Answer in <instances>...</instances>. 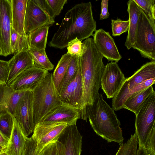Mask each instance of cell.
<instances>
[{"instance_id":"cell-28","label":"cell","mask_w":155,"mask_h":155,"mask_svg":"<svg viewBox=\"0 0 155 155\" xmlns=\"http://www.w3.org/2000/svg\"><path fill=\"white\" fill-rule=\"evenodd\" d=\"M28 52L35 67L48 71L53 69L54 65L48 59L45 51H40L30 48Z\"/></svg>"},{"instance_id":"cell-34","label":"cell","mask_w":155,"mask_h":155,"mask_svg":"<svg viewBox=\"0 0 155 155\" xmlns=\"http://www.w3.org/2000/svg\"><path fill=\"white\" fill-rule=\"evenodd\" d=\"M61 143L58 140L45 146L38 155H60Z\"/></svg>"},{"instance_id":"cell-26","label":"cell","mask_w":155,"mask_h":155,"mask_svg":"<svg viewBox=\"0 0 155 155\" xmlns=\"http://www.w3.org/2000/svg\"><path fill=\"white\" fill-rule=\"evenodd\" d=\"M37 3L51 18L59 15L67 0H35Z\"/></svg>"},{"instance_id":"cell-4","label":"cell","mask_w":155,"mask_h":155,"mask_svg":"<svg viewBox=\"0 0 155 155\" xmlns=\"http://www.w3.org/2000/svg\"><path fill=\"white\" fill-rule=\"evenodd\" d=\"M52 75L51 73H49L32 91L35 126L51 111L62 104L54 84Z\"/></svg>"},{"instance_id":"cell-16","label":"cell","mask_w":155,"mask_h":155,"mask_svg":"<svg viewBox=\"0 0 155 155\" xmlns=\"http://www.w3.org/2000/svg\"><path fill=\"white\" fill-rule=\"evenodd\" d=\"M83 94V84L79 66L75 77L59 95L62 104L74 108L81 109Z\"/></svg>"},{"instance_id":"cell-1","label":"cell","mask_w":155,"mask_h":155,"mask_svg":"<svg viewBox=\"0 0 155 155\" xmlns=\"http://www.w3.org/2000/svg\"><path fill=\"white\" fill-rule=\"evenodd\" d=\"M81 55L79 64L83 84V94L80 118L87 122L89 113L96 98L99 94L101 78L104 68L103 56L97 49L91 38L82 42Z\"/></svg>"},{"instance_id":"cell-21","label":"cell","mask_w":155,"mask_h":155,"mask_svg":"<svg viewBox=\"0 0 155 155\" xmlns=\"http://www.w3.org/2000/svg\"><path fill=\"white\" fill-rule=\"evenodd\" d=\"M26 137L14 118L13 129L4 152L7 155H21Z\"/></svg>"},{"instance_id":"cell-3","label":"cell","mask_w":155,"mask_h":155,"mask_svg":"<svg viewBox=\"0 0 155 155\" xmlns=\"http://www.w3.org/2000/svg\"><path fill=\"white\" fill-rule=\"evenodd\" d=\"M88 118L91 127L98 136L108 143L114 142L119 145L123 143L124 139L120 121L102 94L96 98Z\"/></svg>"},{"instance_id":"cell-41","label":"cell","mask_w":155,"mask_h":155,"mask_svg":"<svg viewBox=\"0 0 155 155\" xmlns=\"http://www.w3.org/2000/svg\"><path fill=\"white\" fill-rule=\"evenodd\" d=\"M136 155H149L147 153L144 147L139 146Z\"/></svg>"},{"instance_id":"cell-32","label":"cell","mask_w":155,"mask_h":155,"mask_svg":"<svg viewBox=\"0 0 155 155\" xmlns=\"http://www.w3.org/2000/svg\"><path fill=\"white\" fill-rule=\"evenodd\" d=\"M111 21L113 36H120L122 33L128 31L129 25V20L123 21L118 18L116 20L111 19Z\"/></svg>"},{"instance_id":"cell-44","label":"cell","mask_w":155,"mask_h":155,"mask_svg":"<svg viewBox=\"0 0 155 155\" xmlns=\"http://www.w3.org/2000/svg\"><path fill=\"white\" fill-rule=\"evenodd\" d=\"M0 148L2 149L3 150V149H2V148L0 146Z\"/></svg>"},{"instance_id":"cell-17","label":"cell","mask_w":155,"mask_h":155,"mask_svg":"<svg viewBox=\"0 0 155 155\" xmlns=\"http://www.w3.org/2000/svg\"><path fill=\"white\" fill-rule=\"evenodd\" d=\"M80 118L79 110L62 104L49 113L39 123L46 124L64 123L68 126L75 125Z\"/></svg>"},{"instance_id":"cell-8","label":"cell","mask_w":155,"mask_h":155,"mask_svg":"<svg viewBox=\"0 0 155 155\" xmlns=\"http://www.w3.org/2000/svg\"><path fill=\"white\" fill-rule=\"evenodd\" d=\"M24 135L26 137L33 132L35 124L32 106V92L25 91L18 102L14 115Z\"/></svg>"},{"instance_id":"cell-5","label":"cell","mask_w":155,"mask_h":155,"mask_svg":"<svg viewBox=\"0 0 155 155\" xmlns=\"http://www.w3.org/2000/svg\"><path fill=\"white\" fill-rule=\"evenodd\" d=\"M132 48L141 56L155 60V22L151 20L142 9L139 15L135 42Z\"/></svg>"},{"instance_id":"cell-42","label":"cell","mask_w":155,"mask_h":155,"mask_svg":"<svg viewBox=\"0 0 155 155\" xmlns=\"http://www.w3.org/2000/svg\"><path fill=\"white\" fill-rule=\"evenodd\" d=\"M0 155H7V154L4 152H2L0 153Z\"/></svg>"},{"instance_id":"cell-23","label":"cell","mask_w":155,"mask_h":155,"mask_svg":"<svg viewBox=\"0 0 155 155\" xmlns=\"http://www.w3.org/2000/svg\"><path fill=\"white\" fill-rule=\"evenodd\" d=\"M154 91L153 85H152L140 92L132 94L125 102L123 105V108L127 109L136 114L147 98Z\"/></svg>"},{"instance_id":"cell-45","label":"cell","mask_w":155,"mask_h":155,"mask_svg":"<svg viewBox=\"0 0 155 155\" xmlns=\"http://www.w3.org/2000/svg\"></svg>"},{"instance_id":"cell-29","label":"cell","mask_w":155,"mask_h":155,"mask_svg":"<svg viewBox=\"0 0 155 155\" xmlns=\"http://www.w3.org/2000/svg\"><path fill=\"white\" fill-rule=\"evenodd\" d=\"M14 91L6 84H0V114L8 112L11 95Z\"/></svg>"},{"instance_id":"cell-33","label":"cell","mask_w":155,"mask_h":155,"mask_svg":"<svg viewBox=\"0 0 155 155\" xmlns=\"http://www.w3.org/2000/svg\"><path fill=\"white\" fill-rule=\"evenodd\" d=\"M67 49V53L71 56L79 57L82 53L83 44L81 41L77 38L71 40L68 43Z\"/></svg>"},{"instance_id":"cell-9","label":"cell","mask_w":155,"mask_h":155,"mask_svg":"<svg viewBox=\"0 0 155 155\" xmlns=\"http://www.w3.org/2000/svg\"><path fill=\"white\" fill-rule=\"evenodd\" d=\"M68 126L64 123L46 124L39 123L36 124L31 137L36 142V155L48 144L58 140Z\"/></svg>"},{"instance_id":"cell-30","label":"cell","mask_w":155,"mask_h":155,"mask_svg":"<svg viewBox=\"0 0 155 155\" xmlns=\"http://www.w3.org/2000/svg\"><path fill=\"white\" fill-rule=\"evenodd\" d=\"M14 117L8 112L0 114V131L9 140L13 129Z\"/></svg>"},{"instance_id":"cell-20","label":"cell","mask_w":155,"mask_h":155,"mask_svg":"<svg viewBox=\"0 0 155 155\" xmlns=\"http://www.w3.org/2000/svg\"><path fill=\"white\" fill-rule=\"evenodd\" d=\"M127 5L129 25L125 45L129 49L132 48L135 42L138 18L142 9L134 0L128 1Z\"/></svg>"},{"instance_id":"cell-24","label":"cell","mask_w":155,"mask_h":155,"mask_svg":"<svg viewBox=\"0 0 155 155\" xmlns=\"http://www.w3.org/2000/svg\"><path fill=\"white\" fill-rule=\"evenodd\" d=\"M30 49L28 36H21L12 28L10 42V54L14 55L21 51H28Z\"/></svg>"},{"instance_id":"cell-36","label":"cell","mask_w":155,"mask_h":155,"mask_svg":"<svg viewBox=\"0 0 155 155\" xmlns=\"http://www.w3.org/2000/svg\"><path fill=\"white\" fill-rule=\"evenodd\" d=\"M144 147L149 155H155V126L153 128Z\"/></svg>"},{"instance_id":"cell-15","label":"cell","mask_w":155,"mask_h":155,"mask_svg":"<svg viewBox=\"0 0 155 155\" xmlns=\"http://www.w3.org/2000/svg\"><path fill=\"white\" fill-rule=\"evenodd\" d=\"M93 36L96 47L103 57L117 63L121 59L114 40L109 32L101 28L96 30Z\"/></svg>"},{"instance_id":"cell-35","label":"cell","mask_w":155,"mask_h":155,"mask_svg":"<svg viewBox=\"0 0 155 155\" xmlns=\"http://www.w3.org/2000/svg\"><path fill=\"white\" fill-rule=\"evenodd\" d=\"M25 91H14L11 95L8 112L13 116L17 105Z\"/></svg>"},{"instance_id":"cell-37","label":"cell","mask_w":155,"mask_h":155,"mask_svg":"<svg viewBox=\"0 0 155 155\" xmlns=\"http://www.w3.org/2000/svg\"><path fill=\"white\" fill-rule=\"evenodd\" d=\"M36 141L31 137H27L21 155H36Z\"/></svg>"},{"instance_id":"cell-22","label":"cell","mask_w":155,"mask_h":155,"mask_svg":"<svg viewBox=\"0 0 155 155\" xmlns=\"http://www.w3.org/2000/svg\"><path fill=\"white\" fill-rule=\"evenodd\" d=\"M49 26H45L31 32L28 35L30 48L40 51H45Z\"/></svg>"},{"instance_id":"cell-13","label":"cell","mask_w":155,"mask_h":155,"mask_svg":"<svg viewBox=\"0 0 155 155\" xmlns=\"http://www.w3.org/2000/svg\"><path fill=\"white\" fill-rule=\"evenodd\" d=\"M12 28L11 0H0V55L11 54L10 33Z\"/></svg>"},{"instance_id":"cell-39","label":"cell","mask_w":155,"mask_h":155,"mask_svg":"<svg viewBox=\"0 0 155 155\" xmlns=\"http://www.w3.org/2000/svg\"><path fill=\"white\" fill-rule=\"evenodd\" d=\"M108 0H102L101 2V11L100 15V20H103L108 18L110 15L108 11Z\"/></svg>"},{"instance_id":"cell-25","label":"cell","mask_w":155,"mask_h":155,"mask_svg":"<svg viewBox=\"0 0 155 155\" xmlns=\"http://www.w3.org/2000/svg\"><path fill=\"white\" fill-rule=\"evenodd\" d=\"M72 57V56L67 53L63 55L54 69L52 75V79L57 90L66 72Z\"/></svg>"},{"instance_id":"cell-18","label":"cell","mask_w":155,"mask_h":155,"mask_svg":"<svg viewBox=\"0 0 155 155\" xmlns=\"http://www.w3.org/2000/svg\"><path fill=\"white\" fill-rule=\"evenodd\" d=\"M8 62L9 72L7 84L23 71L35 66L28 51H21L15 54Z\"/></svg>"},{"instance_id":"cell-11","label":"cell","mask_w":155,"mask_h":155,"mask_svg":"<svg viewBox=\"0 0 155 155\" xmlns=\"http://www.w3.org/2000/svg\"><path fill=\"white\" fill-rule=\"evenodd\" d=\"M125 79L117 62L111 61L105 65L101 78V87L107 98L115 96Z\"/></svg>"},{"instance_id":"cell-31","label":"cell","mask_w":155,"mask_h":155,"mask_svg":"<svg viewBox=\"0 0 155 155\" xmlns=\"http://www.w3.org/2000/svg\"><path fill=\"white\" fill-rule=\"evenodd\" d=\"M147 15L150 19L155 22V0H134Z\"/></svg>"},{"instance_id":"cell-19","label":"cell","mask_w":155,"mask_h":155,"mask_svg":"<svg viewBox=\"0 0 155 155\" xmlns=\"http://www.w3.org/2000/svg\"><path fill=\"white\" fill-rule=\"evenodd\" d=\"M28 0H11L12 28L20 35L27 36L24 30V21Z\"/></svg>"},{"instance_id":"cell-43","label":"cell","mask_w":155,"mask_h":155,"mask_svg":"<svg viewBox=\"0 0 155 155\" xmlns=\"http://www.w3.org/2000/svg\"><path fill=\"white\" fill-rule=\"evenodd\" d=\"M2 152H4V150H2V149L0 148V153Z\"/></svg>"},{"instance_id":"cell-6","label":"cell","mask_w":155,"mask_h":155,"mask_svg":"<svg viewBox=\"0 0 155 155\" xmlns=\"http://www.w3.org/2000/svg\"><path fill=\"white\" fill-rule=\"evenodd\" d=\"M135 134L138 146L144 147L153 128L155 126V92L145 100L135 114Z\"/></svg>"},{"instance_id":"cell-40","label":"cell","mask_w":155,"mask_h":155,"mask_svg":"<svg viewBox=\"0 0 155 155\" xmlns=\"http://www.w3.org/2000/svg\"><path fill=\"white\" fill-rule=\"evenodd\" d=\"M8 140L0 131V146L5 151L8 144Z\"/></svg>"},{"instance_id":"cell-2","label":"cell","mask_w":155,"mask_h":155,"mask_svg":"<svg viewBox=\"0 0 155 155\" xmlns=\"http://www.w3.org/2000/svg\"><path fill=\"white\" fill-rule=\"evenodd\" d=\"M91 2H82L69 10L48 44L50 47L62 49L76 38L80 41L93 36L96 31Z\"/></svg>"},{"instance_id":"cell-10","label":"cell","mask_w":155,"mask_h":155,"mask_svg":"<svg viewBox=\"0 0 155 155\" xmlns=\"http://www.w3.org/2000/svg\"><path fill=\"white\" fill-rule=\"evenodd\" d=\"M55 22L35 0H28L26 10L24 30L27 36L31 32L42 27L52 26Z\"/></svg>"},{"instance_id":"cell-14","label":"cell","mask_w":155,"mask_h":155,"mask_svg":"<svg viewBox=\"0 0 155 155\" xmlns=\"http://www.w3.org/2000/svg\"><path fill=\"white\" fill-rule=\"evenodd\" d=\"M82 137L76 125L68 126L58 140L61 143L60 155H81Z\"/></svg>"},{"instance_id":"cell-38","label":"cell","mask_w":155,"mask_h":155,"mask_svg":"<svg viewBox=\"0 0 155 155\" xmlns=\"http://www.w3.org/2000/svg\"><path fill=\"white\" fill-rule=\"evenodd\" d=\"M9 72L8 61L0 60V84H7Z\"/></svg>"},{"instance_id":"cell-27","label":"cell","mask_w":155,"mask_h":155,"mask_svg":"<svg viewBox=\"0 0 155 155\" xmlns=\"http://www.w3.org/2000/svg\"><path fill=\"white\" fill-rule=\"evenodd\" d=\"M79 57L72 56L66 72L57 90L59 95L76 76L79 67Z\"/></svg>"},{"instance_id":"cell-7","label":"cell","mask_w":155,"mask_h":155,"mask_svg":"<svg viewBox=\"0 0 155 155\" xmlns=\"http://www.w3.org/2000/svg\"><path fill=\"white\" fill-rule=\"evenodd\" d=\"M155 78V61L147 62L131 76L126 78L120 89L112 98V108L114 110L123 108L128 92L136 86L151 78Z\"/></svg>"},{"instance_id":"cell-12","label":"cell","mask_w":155,"mask_h":155,"mask_svg":"<svg viewBox=\"0 0 155 155\" xmlns=\"http://www.w3.org/2000/svg\"><path fill=\"white\" fill-rule=\"evenodd\" d=\"M48 73L34 66L21 72L8 84L14 91H32Z\"/></svg>"}]
</instances>
